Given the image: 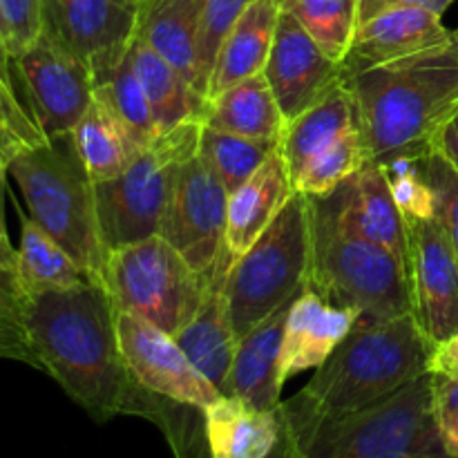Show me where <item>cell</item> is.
I'll return each mask as SVG.
<instances>
[{"label":"cell","instance_id":"6da1fadb","mask_svg":"<svg viewBox=\"0 0 458 458\" xmlns=\"http://www.w3.org/2000/svg\"><path fill=\"white\" fill-rule=\"evenodd\" d=\"M25 329L34 365L94 419H155L161 396L130 374L116 334V307L101 282L27 295Z\"/></svg>","mask_w":458,"mask_h":458},{"label":"cell","instance_id":"7a4b0ae2","mask_svg":"<svg viewBox=\"0 0 458 458\" xmlns=\"http://www.w3.org/2000/svg\"><path fill=\"white\" fill-rule=\"evenodd\" d=\"M432 353V340L423 334L414 313L389 320L358 318L307 387L280 403L282 414L307 443L320 425L376 405L429 374Z\"/></svg>","mask_w":458,"mask_h":458},{"label":"cell","instance_id":"3957f363","mask_svg":"<svg viewBox=\"0 0 458 458\" xmlns=\"http://www.w3.org/2000/svg\"><path fill=\"white\" fill-rule=\"evenodd\" d=\"M343 81L356 101L369 161L425 157L438 128L458 112V43L383 65L343 67Z\"/></svg>","mask_w":458,"mask_h":458},{"label":"cell","instance_id":"277c9868","mask_svg":"<svg viewBox=\"0 0 458 458\" xmlns=\"http://www.w3.org/2000/svg\"><path fill=\"white\" fill-rule=\"evenodd\" d=\"M30 208V217L103 284L107 246L97 215L94 182L72 134L25 148L7 164Z\"/></svg>","mask_w":458,"mask_h":458},{"label":"cell","instance_id":"5b68a950","mask_svg":"<svg viewBox=\"0 0 458 458\" xmlns=\"http://www.w3.org/2000/svg\"><path fill=\"white\" fill-rule=\"evenodd\" d=\"M309 289L329 302L356 309L367 320L411 313L407 264L376 242L347 231L329 201L311 199Z\"/></svg>","mask_w":458,"mask_h":458},{"label":"cell","instance_id":"8992f818","mask_svg":"<svg viewBox=\"0 0 458 458\" xmlns=\"http://www.w3.org/2000/svg\"><path fill=\"white\" fill-rule=\"evenodd\" d=\"M311 204L295 191L271 226L246 253L233 259L226 280L228 307L237 340L293 302L309 284Z\"/></svg>","mask_w":458,"mask_h":458},{"label":"cell","instance_id":"52a82bcc","mask_svg":"<svg viewBox=\"0 0 458 458\" xmlns=\"http://www.w3.org/2000/svg\"><path fill=\"white\" fill-rule=\"evenodd\" d=\"M304 450L307 458H450L434 416L432 374L376 405L320 425Z\"/></svg>","mask_w":458,"mask_h":458},{"label":"cell","instance_id":"ba28073f","mask_svg":"<svg viewBox=\"0 0 458 458\" xmlns=\"http://www.w3.org/2000/svg\"><path fill=\"white\" fill-rule=\"evenodd\" d=\"M199 132V119L186 121L143 146L114 179L94 183L98 226L107 250L159 235L177 170L197 152Z\"/></svg>","mask_w":458,"mask_h":458},{"label":"cell","instance_id":"9c48e42d","mask_svg":"<svg viewBox=\"0 0 458 458\" xmlns=\"http://www.w3.org/2000/svg\"><path fill=\"white\" fill-rule=\"evenodd\" d=\"M206 282L161 235L119 246L107 253L103 286L119 311L143 318L177 335L195 316Z\"/></svg>","mask_w":458,"mask_h":458},{"label":"cell","instance_id":"30bf717a","mask_svg":"<svg viewBox=\"0 0 458 458\" xmlns=\"http://www.w3.org/2000/svg\"><path fill=\"white\" fill-rule=\"evenodd\" d=\"M25 106L45 139L72 134L94 98V74L88 61L45 30L12 56Z\"/></svg>","mask_w":458,"mask_h":458},{"label":"cell","instance_id":"8fae6325","mask_svg":"<svg viewBox=\"0 0 458 458\" xmlns=\"http://www.w3.org/2000/svg\"><path fill=\"white\" fill-rule=\"evenodd\" d=\"M228 191L199 155L179 165L173 192L159 224V235L210 277L215 262L226 249Z\"/></svg>","mask_w":458,"mask_h":458},{"label":"cell","instance_id":"7c38bea8","mask_svg":"<svg viewBox=\"0 0 458 458\" xmlns=\"http://www.w3.org/2000/svg\"><path fill=\"white\" fill-rule=\"evenodd\" d=\"M116 334L132 378L148 392L204 411L222 392L197 369L174 335L116 309Z\"/></svg>","mask_w":458,"mask_h":458},{"label":"cell","instance_id":"4fadbf2b","mask_svg":"<svg viewBox=\"0 0 458 458\" xmlns=\"http://www.w3.org/2000/svg\"><path fill=\"white\" fill-rule=\"evenodd\" d=\"M405 226L411 313L437 347L458 331V258L437 217Z\"/></svg>","mask_w":458,"mask_h":458},{"label":"cell","instance_id":"5bb4252c","mask_svg":"<svg viewBox=\"0 0 458 458\" xmlns=\"http://www.w3.org/2000/svg\"><path fill=\"white\" fill-rule=\"evenodd\" d=\"M139 7L132 0H43V30L85 58L98 79L128 52Z\"/></svg>","mask_w":458,"mask_h":458},{"label":"cell","instance_id":"9a60e30c","mask_svg":"<svg viewBox=\"0 0 458 458\" xmlns=\"http://www.w3.org/2000/svg\"><path fill=\"white\" fill-rule=\"evenodd\" d=\"M264 74L284 121H293L343 85V63L327 56L291 13L280 12Z\"/></svg>","mask_w":458,"mask_h":458},{"label":"cell","instance_id":"2e32d148","mask_svg":"<svg viewBox=\"0 0 458 458\" xmlns=\"http://www.w3.org/2000/svg\"><path fill=\"white\" fill-rule=\"evenodd\" d=\"M233 259L235 258L231 255V250L224 249L215 262L208 282H206L204 298H201L195 316L174 335L177 344L191 358L192 365L222 394L226 389V380L237 349V334L233 329L231 307H228L226 295V280Z\"/></svg>","mask_w":458,"mask_h":458},{"label":"cell","instance_id":"e0dca14e","mask_svg":"<svg viewBox=\"0 0 458 458\" xmlns=\"http://www.w3.org/2000/svg\"><path fill=\"white\" fill-rule=\"evenodd\" d=\"M360 313L329 302L313 289H304L291 302L280 353L282 383L302 371L318 369L347 338Z\"/></svg>","mask_w":458,"mask_h":458},{"label":"cell","instance_id":"ac0fdd59","mask_svg":"<svg viewBox=\"0 0 458 458\" xmlns=\"http://www.w3.org/2000/svg\"><path fill=\"white\" fill-rule=\"evenodd\" d=\"M452 40V30L443 25L438 13L419 7L385 9L358 22L343 67L383 65L443 47Z\"/></svg>","mask_w":458,"mask_h":458},{"label":"cell","instance_id":"d6986e66","mask_svg":"<svg viewBox=\"0 0 458 458\" xmlns=\"http://www.w3.org/2000/svg\"><path fill=\"white\" fill-rule=\"evenodd\" d=\"M325 199L347 231L385 246L407 264L405 219L394 201L383 168L376 161L362 165Z\"/></svg>","mask_w":458,"mask_h":458},{"label":"cell","instance_id":"ffe728a7","mask_svg":"<svg viewBox=\"0 0 458 458\" xmlns=\"http://www.w3.org/2000/svg\"><path fill=\"white\" fill-rule=\"evenodd\" d=\"M289 304L273 311L267 320L237 340L235 358L224 396H235L259 410H277L282 403L280 353Z\"/></svg>","mask_w":458,"mask_h":458},{"label":"cell","instance_id":"44dd1931","mask_svg":"<svg viewBox=\"0 0 458 458\" xmlns=\"http://www.w3.org/2000/svg\"><path fill=\"white\" fill-rule=\"evenodd\" d=\"M293 192L295 186L286 161L280 148H276L271 157L250 174L249 182L228 195L226 249L233 258L237 259L255 244Z\"/></svg>","mask_w":458,"mask_h":458},{"label":"cell","instance_id":"7402d4cb","mask_svg":"<svg viewBox=\"0 0 458 458\" xmlns=\"http://www.w3.org/2000/svg\"><path fill=\"white\" fill-rule=\"evenodd\" d=\"M282 434V414L235 396H219L204 410L208 458H267Z\"/></svg>","mask_w":458,"mask_h":458},{"label":"cell","instance_id":"603a6c76","mask_svg":"<svg viewBox=\"0 0 458 458\" xmlns=\"http://www.w3.org/2000/svg\"><path fill=\"white\" fill-rule=\"evenodd\" d=\"M280 12V0H255L237 18L215 58L206 98L267 70Z\"/></svg>","mask_w":458,"mask_h":458},{"label":"cell","instance_id":"cb8c5ba5","mask_svg":"<svg viewBox=\"0 0 458 458\" xmlns=\"http://www.w3.org/2000/svg\"><path fill=\"white\" fill-rule=\"evenodd\" d=\"M199 121L222 132L276 146L286 123L264 72L224 89L217 97L206 98Z\"/></svg>","mask_w":458,"mask_h":458},{"label":"cell","instance_id":"d4e9b609","mask_svg":"<svg viewBox=\"0 0 458 458\" xmlns=\"http://www.w3.org/2000/svg\"><path fill=\"white\" fill-rule=\"evenodd\" d=\"M128 49L161 134L191 119H199L206 98L168 58L152 49L139 31L132 36Z\"/></svg>","mask_w":458,"mask_h":458},{"label":"cell","instance_id":"484cf974","mask_svg":"<svg viewBox=\"0 0 458 458\" xmlns=\"http://www.w3.org/2000/svg\"><path fill=\"white\" fill-rule=\"evenodd\" d=\"M72 139L94 183L123 173L143 148L114 107L98 92H94L92 103L72 130Z\"/></svg>","mask_w":458,"mask_h":458},{"label":"cell","instance_id":"4316f807","mask_svg":"<svg viewBox=\"0 0 458 458\" xmlns=\"http://www.w3.org/2000/svg\"><path fill=\"white\" fill-rule=\"evenodd\" d=\"M352 128H358V112L344 81L320 103L304 110L293 121H286L277 148L284 157L293 183L311 157Z\"/></svg>","mask_w":458,"mask_h":458},{"label":"cell","instance_id":"83f0119b","mask_svg":"<svg viewBox=\"0 0 458 458\" xmlns=\"http://www.w3.org/2000/svg\"><path fill=\"white\" fill-rule=\"evenodd\" d=\"M206 0H146L137 31L195 88V43Z\"/></svg>","mask_w":458,"mask_h":458},{"label":"cell","instance_id":"f1b7e54d","mask_svg":"<svg viewBox=\"0 0 458 458\" xmlns=\"http://www.w3.org/2000/svg\"><path fill=\"white\" fill-rule=\"evenodd\" d=\"M16 277L25 295L72 289V286L97 282L31 217H21V244L16 249Z\"/></svg>","mask_w":458,"mask_h":458},{"label":"cell","instance_id":"f546056e","mask_svg":"<svg viewBox=\"0 0 458 458\" xmlns=\"http://www.w3.org/2000/svg\"><path fill=\"white\" fill-rule=\"evenodd\" d=\"M280 7L307 30L327 56L344 61L360 22V0H280Z\"/></svg>","mask_w":458,"mask_h":458},{"label":"cell","instance_id":"4dcf8cb0","mask_svg":"<svg viewBox=\"0 0 458 458\" xmlns=\"http://www.w3.org/2000/svg\"><path fill=\"white\" fill-rule=\"evenodd\" d=\"M365 164H369L365 139L360 128H352L311 157L293 186L311 199H322L349 182Z\"/></svg>","mask_w":458,"mask_h":458},{"label":"cell","instance_id":"1f68e13d","mask_svg":"<svg viewBox=\"0 0 458 458\" xmlns=\"http://www.w3.org/2000/svg\"><path fill=\"white\" fill-rule=\"evenodd\" d=\"M276 148V143L255 141V139L222 132V130L208 128V125L201 123L197 155L222 179L228 195H231L242 183L249 182L250 174L271 157Z\"/></svg>","mask_w":458,"mask_h":458},{"label":"cell","instance_id":"d6a6232c","mask_svg":"<svg viewBox=\"0 0 458 458\" xmlns=\"http://www.w3.org/2000/svg\"><path fill=\"white\" fill-rule=\"evenodd\" d=\"M94 92L101 94L114 107L116 114L125 121V125L132 130V134L141 146H148L161 134L159 128H157L146 89H143L141 79H139L132 58H130V49L121 56V61L114 67H110L106 74L94 79Z\"/></svg>","mask_w":458,"mask_h":458},{"label":"cell","instance_id":"836d02e7","mask_svg":"<svg viewBox=\"0 0 458 458\" xmlns=\"http://www.w3.org/2000/svg\"><path fill=\"white\" fill-rule=\"evenodd\" d=\"M45 141L47 139L13 88L12 56L0 54V157L9 164L21 150Z\"/></svg>","mask_w":458,"mask_h":458},{"label":"cell","instance_id":"e575fe53","mask_svg":"<svg viewBox=\"0 0 458 458\" xmlns=\"http://www.w3.org/2000/svg\"><path fill=\"white\" fill-rule=\"evenodd\" d=\"M255 0H206L201 12L199 31L195 43V89L206 98L208 92L210 72L219 47L237 18L253 4Z\"/></svg>","mask_w":458,"mask_h":458},{"label":"cell","instance_id":"d590c367","mask_svg":"<svg viewBox=\"0 0 458 458\" xmlns=\"http://www.w3.org/2000/svg\"><path fill=\"white\" fill-rule=\"evenodd\" d=\"M420 159L423 157L401 155L378 164L387 177L394 201H396L405 222L437 217V197H434L432 186L425 177Z\"/></svg>","mask_w":458,"mask_h":458},{"label":"cell","instance_id":"8d00e7d4","mask_svg":"<svg viewBox=\"0 0 458 458\" xmlns=\"http://www.w3.org/2000/svg\"><path fill=\"white\" fill-rule=\"evenodd\" d=\"M25 300L16 271L0 273V358H16L34 365L25 329Z\"/></svg>","mask_w":458,"mask_h":458},{"label":"cell","instance_id":"74e56055","mask_svg":"<svg viewBox=\"0 0 458 458\" xmlns=\"http://www.w3.org/2000/svg\"><path fill=\"white\" fill-rule=\"evenodd\" d=\"M420 161L437 197V219L458 258V174L438 152H428Z\"/></svg>","mask_w":458,"mask_h":458},{"label":"cell","instance_id":"f35d334b","mask_svg":"<svg viewBox=\"0 0 458 458\" xmlns=\"http://www.w3.org/2000/svg\"><path fill=\"white\" fill-rule=\"evenodd\" d=\"M9 56H16L43 30V0H0Z\"/></svg>","mask_w":458,"mask_h":458},{"label":"cell","instance_id":"ab89813d","mask_svg":"<svg viewBox=\"0 0 458 458\" xmlns=\"http://www.w3.org/2000/svg\"><path fill=\"white\" fill-rule=\"evenodd\" d=\"M434 416L447 456L458 458V380L432 374Z\"/></svg>","mask_w":458,"mask_h":458},{"label":"cell","instance_id":"60d3db41","mask_svg":"<svg viewBox=\"0 0 458 458\" xmlns=\"http://www.w3.org/2000/svg\"><path fill=\"white\" fill-rule=\"evenodd\" d=\"M456 0H360V12H358V18L367 21V18L376 16V13L385 12V9H396V7H419V9H428V12L443 13L454 4Z\"/></svg>","mask_w":458,"mask_h":458},{"label":"cell","instance_id":"b9f144b4","mask_svg":"<svg viewBox=\"0 0 458 458\" xmlns=\"http://www.w3.org/2000/svg\"><path fill=\"white\" fill-rule=\"evenodd\" d=\"M429 152H438L458 174V112L454 116L445 121L434 134L432 143H429Z\"/></svg>","mask_w":458,"mask_h":458},{"label":"cell","instance_id":"7bdbcfd3","mask_svg":"<svg viewBox=\"0 0 458 458\" xmlns=\"http://www.w3.org/2000/svg\"><path fill=\"white\" fill-rule=\"evenodd\" d=\"M429 374H443L458 380V331L434 347Z\"/></svg>","mask_w":458,"mask_h":458},{"label":"cell","instance_id":"ee69618b","mask_svg":"<svg viewBox=\"0 0 458 458\" xmlns=\"http://www.w3.org/2000/svg\"><path fill=\"white\" fill-rule=\"evenodd\" d=\"M280 414H282V407H280ZM267 458H307V450H304L302 438H300L298 432L291 428L289 420L284 419V414H282L280 441H277L276 450H273Z\"/></svg>","mask_w":458,"mask_h":458},{"label":"cell","instance_id":"f6af8a7d","mask_svg":"<svg viewBox=\"0 0 458 458\" xmlns=\"http://www.w3.org/2000/svg\"><path fill=\"white\" fill-rule=\"evenodd\" d=\"M7 161L0 157V237L9 240L7 226H4V177H7Z\"/></svg>","mask_w":458,"mask_h":458},{"label":"cell","instance_id":"bcb514c9","mask_svg":"<svg viewBox=\"0 0 458 458\" xmlns=\"http://www.w3.org/2000/svg\"><path fill=\"white\" fill-rule=\"evenodd\" d=\"M0 54H7V56H9V49H7V36H4L3 18H0Z\"/></svg>","mask_w":458,"mask_h":458},{"label":"cell","instance_id":"7dc6e473","mask_svg":"<svg viewBox=\"0 0 458 458\" xmlns=\"http://www.w3.org/2000/svg\"><path fill=\"white\" fill-rule=\"evenodd\" d=\"M452 36H454V40H456V43H458V30L452 31Z\"/></svg>","mask_w":458,"mask_h":458},{"label":"cell","instance_id":"c3c4849f","mask_svg":"<svg viewBox=\"0 0 458 458\" xmlns=\"http://www.w3.org/2000/svg\"><path fill=\"white\" fill-rule=\"evenodd\" d=\"M132 3H137V4H141V3H146V0H132Z\"/></svg>","mask_w":458,"mask_h":458}]
</instances>
